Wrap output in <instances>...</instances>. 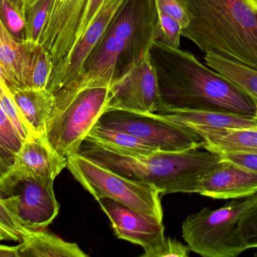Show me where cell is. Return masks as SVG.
<instances>
[{"label": "cell", "instance_id": "836d02e7", "mask_svg": "<svg viewBox=\"0 0 257 257\" xmlns=\"http://www.w3.org/2000/svg\"><path fill=\"white\" fill-rule=\"evenodd\" d=\"M15 158V153L0 144V181L12 170Z\"/></svg>", "mask_w": 257, "mask_h": 257}, {"label": "cell", "instance_id": "3957f363", "mask_svg": "<svg viewBox=\"0 0 257 257\" xmlns=\"http://www.w3.org/2000/svg\"><path fill=\"white\" fill-rule=\"evenodd\" d=\"M78 152L122 176L153 186L160 195L197 193L202 178L222 159L217 154L198 148L128 156L85 140Z\"/></svg>", "mask_w": 257, "mask_h": 257}, {"label": "cell", "instance_id": "4fadbf2b", "mask_svg": "<svg viewBox=\"0 0 257 257\" xmlns=\"http://www.w3.org/2000/svg\"><path fill=\"white\" fill-rule=\"evenodd\" d=\"M87 0H55L39 44L49 53L54 66L72 51Z\"/></svg>", "mask_w": 257, "mask_h": 257}, {"label": "cell", "instance_id": "277c9868", "mask_svg": "<svg viewBox=\"0 0 257 257\" xmlns=\"http://www.w3.org/2000/svg\"><path fill=\"white\" fill-rule=\"evenodd\" d=\"M109 99L110 86H66L54 95L46 137L54 150L66 158L78 152Z\"/></svg>", "mask_w": 257, "mask_h": 257}, {"label": "cell", "instance_id": "8fae6325", "mask_svg": "<svg viewBox=\"0 0 257 257\" xmlns=\"http://www.w3.org/2000/svg\"><path fill=\"white\" fill-rule=\"evenodd\" d=\"M124 0H105L99 13L67 57L53 68L47 89L55 95L81 73L88 56L102 39Z\"/></svg>", "mask_w": 257, "mask_h": 257}, {"label": "cell", "instance_id": "30bf717a", "mask_svg": "<svg viewBox=\"0 0 257 257\" xmlns=\"http://www.w3.org/2000/svg\"><path fill=\"white\" fill-rule=\"evenodd\" d=\"M158 106V81L150 54L110 85L107 111L157 113Z\"/></svg>", "mask_w": 257, "mask_h": 257}, {"label": "cell", "instance_id": "ab89813d", "mask_svg": "<svg viewBox=\"0 0 257 257\" xmlns=\"http://www.w3.org/2000/svg\"><path fill=\"white\" fill-rule=\"evenodd\" d=\"M4 240H6V236H5L4 234L0 231V241H4Z\"/></svg>", "mask_w": 257, "mask_h": 257}, {"label": "cell", "instance_id": "f35d334b", "mask_svg": "<svg viewBox=\"0 0 257 257\" xmlns=\"http://www.w3.org/2000/svg\"><path fill=\"white\" fill-rule=\"evenodd\" d=\"M252 98H253V101H254L255 106H256V115H255V118L257 119V98H254V97H252Z\"/></svg>", "mask_w": 257, "mask_h": 257}, {"label": "cell", "instance_id": "5bb4252c", "mask_svg": "<svg viewBox=\"0 0 257 257\" xmlns=\"http://www.w3.org/2000/svg\"><path fill=\"white\" fill-rule=\"evenodd\" d=\"M67 166V159L54 150L45 134L30 133L15 154L12 170L54 181Z\"/></svg>", "mask_w": 257, "mask_h": 257}, {"label": "cell", "instance_id": "4316f807", "mask_svg": "<svg viewBox=\"0 0 257 257\" xmlns=\"http://www.w3.org/2000/svg\"><path fill=\"white\" fill-rule=\"evenodd\" d=\"M158 8L159 24L157 41L173 48H179L183 28L180 23Z\"/></svg>", "mask_w": 257, "mask_h": 257}, {"label": "cell", "instance_id": "83f0119b", "mask_svg": "<svg viewBox=\"0 0 257 257\" xmlns=\"http://www.w3.org/2000/svg\"><path fill=\"white\" fill-rule=\"evenodd\" d=\"M0 231L4 234L7 241H22L30 232L21 226L14 217L7 205L6 198L0 189Z\"/></svg>", "mask_w": 257, "mask_h": 257}, {"label": "cell", "instance_id": "9c48e42d", "mask_svg": "<svg viewBox=\"0 0 257 257\" xmlns=\"http://www.w3.org/2000/svg\"><path fill=\"white\" fill-rule=\"evenodd\" d=\"M158 24L156 0H124L116 12L108 30L124 42L128 72L149 55Z\"/></svg>", "mask_w": 257, "mask_h": 257}, {"label": "cell", "instance_id": "484cf974", "mask_svg": "<svg viewBox=\"0 0 257 257\" xmlns=\"http://www.w3.org/2000/svg\"><path fill=\"white\" fill-rule=\"evenodd\" d=\"M236 230L247 250L257 248V198L240 216Z\"/></svg>", "mask_w": 257, "mask_h": 257}, {"label": "cell", "instance_id": "d590c367", "mask_svg": "<svg viewBox=\"0 0 257 257\" xmlns=\"http://www.w3.org/2000/svg\"><path fill=\"white\" fill-rule=\"evenodd\" d=\"M0 87L9 89L7 78H6V73H5L4 69H3L1 63H0Z\"/></svg>", "mask_w": 257, "mask_h": 257}, {"label": "cell", "instance_id": "8992f818", "mask_svg": "<svg viewBox=\"0 0 257 257\" xmlns=\"http://www.w3.org/2000/svg\"><path fill=\"white\" fill-rule=\"evenodd\" d=\"M256 198L257 193L219 209L205 208L188 216L182 224V236L190 250L205 257H235L247 250L237 234V223Z\"/></svg>", "mask_w": 257, "mask_h": 257}, {"label": "cell", "instance_id": "603a6c76", "mask_svg": "<svg viewBox=\"0 0 257 257\" xmlns=\"http://www.w3.org/2000/svg\"><path fill=\"white\" fill-rule=\"evenodd\" d=\"M24 42L15 39L0 21V63L4 69L9 89L21 87Z\"/></svg>", "mask_w": 257, "mask_h": 257}, {"label": "cell", "instance_id": "ba28073f", "mask_svg": "<svg viewBox=\"0 0 257 257\" xmlns=\"http://www.w3.org/2000/svg\"><path fill=\"white\" fill-rule=\"evenodd\" d=\"M96 125L135 136L161 152H181L203 146L202 138L191 130L173 123L157 113L125 110L105 112Z\"/></svg>", "mask_w": 257, "mask_h": 257}, {"label": "cell", "instance_id": "ac0fdd59", "mask_svg": "<svg viewBox=\"0 0 257 257\" xmlns=\"http://www.w3.org/2000/svg\"><path fill=\"white\" fill-rule=\"evenodd\" d=\"M164 119L187 128L203 127L211 128H256V118L223 112L178 110L157 113Z\"/></svg>", "mask_w": 257, "mask_h": 257}, {"label": "cell", "instance_id": "1f68e13d", "mask_svg": "<svg viewBox=\"0 0 257 257\" xmlns=\"http://www.w3.org/2000/svg\"><path fill=\"white\" fill-rule=\"evenodd\" d=\"M104 2H105V0H87L84 13H83L82 17H81V21H80L79 26H78V30H77L73 48L81 40V38L83 37L84 33L87 31V29L90 27V24H92L97 14L99 13Z\"/></svg>", "mask_w": 257, "mask_h": 257}, {"label": "cell", "instance_id": "7c38bea8", "mask_svg": "<svg viewBox=\"0 0 257 257\" xmlns=\"http://www.w3.org/2000/svg\"><path fill=\"white\" fill-rule=\"evenodd\" d=\"M96 200L109 218L119 239L142 246L145 252H148L166 238L162 220L132 209L110 198H98Z\"/></svg>", "mask_w": 257, "mask_h": 257}, {"label": "cell", "instance_id": "8d00e7d4", "mask_svg": "<svg viewBox=\"0 0 257 257\" xmlns=\"http://www.w3.org/2000/svg\"><path fill=\"white\" fill-rule=\"evenodd\" d=\"M14 7L21 11L23 14L24 12V2L25 0H8Z\"/></svg>", "mask_w": 257, "mask_h": 257}, {"label": "cell", "instance_id": "5b68a950", "mask_svg": "<svg viewBox=\"0 0 257 257\" xmlns=\"http://www.w3.org/2000/svg\"><path fill=\"white\" fill-rule=\"evenodd\" d=\"M66 159L68 170L95 199L110 198L163 221L160 193L155 187L122 176L78 152Z\"/></svg>", "mask_w": 257, "mask_h": 257}, {"label": "cell", "instance_id": "e0dca14e", "mask_svg": "<svg viewBox=\"0 0 257 257\" xmlns=\"http://www.w3.org/2000/svg\"><path fill=\"white\" fill-rule=\"evenodd\" d=\"M202 138V148L213 153L257 150L256 128H188Z\"/></svg>", "mask_w": 257, "mask_h": 257}, {"label": "cell", "instance_id": "d6a6232c", "mask_svg": "<svg viewBox=\"0 0 257 257\" xmlns=\"http://www.w3.org/2000/svg\"><path fill=\"white\" fill-rule=\"evenodd\" d=\"M157 6L163 12L176 19L182 27L187 28L190 24V18L187 12L178 0H156Z\"/></svg>", "mask_w": 257, "mask_h": 257}, {"label": "cell", "instance_id": "7402d4cb", "mask_svg": "<svg viewBox=\"0 0 257 257\" xmlns=\"http://www.w3.org/2000/svg\"><path fill=\"white\" fill-rule=\"evenodd\" d=\"M205 63L208 67L221 74L257 98V70L229 60L216 53H205Z\"/></svg>", "mask_w": 257, "mask_h": 257}, {"label": "cell", "instance_id": "ffe728a7", "mask_svg": "<svg viewBox=\"0 0 257 257\" xmlns=\"http://www.w3.org/2000/svg\"><path fill=\"white\" fill-rule=\"evenodd\" d=\"M84 140L128 156H142L161 152L155 146L131 134L98 125L92 128Z\"/></svg>", "mask_w": 257, "mask_h": 257}, {"label": "cell", "instance_id": "7a4b0ae2", "mask_svg": "<svg viewBox=\"0 0 257 257\" xmlns=\"http://www.w3.org/2000/svg\"><path fill=\"white\" fill-rule=\"evenodd\" d=\"M190 24L182 36L257 70V9L250 0H178Z\"/></svg>", "mask_w": 257, "mask_h": 257}, {"label": "cell", "instance_id": "f1b7e54d", "mask_svg": "<svg viewBox=\"0 0 257 257\" xmlns=\"http://www.w3.org/2000/svg\"><path fill=\"white\" fill-rule=\"evenodd\" d=\"M23 141L22 137L0 105V144L16 154Z\"/></svg>", "mask_w": 257, "mask_h": 257}, {"label": "cell", "instance_id": "f546056e", "mask_svg": "<svg viewBox=\"0 0 257 257\" xmlns=\"http://www.w3.org/2000/svg\"><path fill=\"white\" fill-rule=\"evenodd\" d=\"M190 247L177 240L166 237L157 247L148 252H144L142 257H188Z\"/></svg>", "mask_w": 257, "mask_h": 257}, {"label": "cell", "instance_id": "4dcf8cb0", "mask_svg": "<svg viewBox=\"0 0 257 257\" xmlns=\"http://www.w3.org/2000/svg\"><path fill=\"white\" fill-rule=\"evenodd\" d=\"M217 155H220L222 159L257 173V150L238 152L227 151L220 152Z\"/></svg>", "mask_w": 257, "mask_h": 257}, {"label": "cell", "instance_id": "e575fe53", "mask_svg": "<svg viewBox=\"0 0 257 257\" xmlns=\"http://www.w3.org/2000/svg\"><path fill=\"white\" fill-rule=\"evenodd\" d=\"M0 257H20L19 246L0 244Z\"/></svg>", "mask_w": 257, "mask_h": 257}, {"label": "cell", "instance_id": "6da1fadb", "mask_svg": "<svg viewBox=\"0 0 257 257\" xmlns=\"http://www.w3.org/2000/svg\"><path fill=\"white\" fill-rule=\"evenodd\" d=\"M150 58L158 81L157 113L202 110L255 118L252 97L202 64L192 53L156 41L150 50Z\"/></svg>", "mask_w": 257, "mask_h": 257}, {"label": "cell", "instance_id": "d6986e66", "mask_svg": "<svg viewBox=\"0 0 257 257\" xmlns=\"http://www.w3.org/2000/svg\"><path fill=\"white\" fill-rule=\"evenodd\" d=\"M20 257H87L76 243L67 242L45 229L30 230L19 244Z\"/></svg>", "mask_w": 257, "mask_h": 257}, {"label": "cell", "instance_id": "d4e9b609", "mask_svg": "<svg viewBox=\"0 0 257 257\" xmlns=\"http://www.w3.org/2000/svg\"><path fill=\"white\" fill-rule=\"evenodd\" d=\"M0 21L6 30L20 42L28 40L24 14L8 0H0Z\"/></svg>", "mask_w": 257, "mask_h": 257}, {"label": "cell", "instance_id": "60d3db41", "mask_svg": "<svg viewBox=\"0 0 257 257\" xmlns=\"http://www.w3.org/2000/svg\"><path fill=\"white\" fill-rule=\"evenodd\" d=\"M251 1V3H253V6H255V7L257 9V0H250Z\"/></svg>", "mask_w": 257, "mask_h": 257}, {"label": "cell", "instance_id": "44dd1931", "mask_svg": "<svg viewBox=\"0 0 257 257\" xmlns=\"http://www.w3.org/2000/svg\"><path fill=\"white\" fill-rule=\"evenodd\" d=\"M53 68L52 57L41 44L24 41L21 87L47 89Z\"/></svg>", "mask_w": 257, "mask_h": 257}, {"label": "cell", "instance_id": "9a60e30c", "mask_svg": "<svg viewBox=\"0 0 257 257\" xmlns=\"http://www.w3.org/2000/svg\"><path fill=\"white\" fill-rule=\"evenodd\" d=\"M197 193L214 199H238L253 196L257 193V173L221 159L202 178Z\"/></svg>", "mask_w": 257, "mask_h": 257}, {"label": "cell", "instance_id": "2e32d148", "mask_svg": "<svg viewBox=\"0 0 257 257\" xmlns=\"http://www.w3.org/2000/svg\"><path fill=\"white\" fill-rule=\"evenodd\" d=\"M10 91L29 134L46 135L47 122L54 104V95L48 89L15 87Z\"/></svg>", "mask_w": 257, "mask_h": 257}, {"label": "cell", "instance_id": "cb8c5ba5", "mask_svg": "<svg viewBox=\"0 0 257 257\" xmlns=\"http://www.w3.org/2000/svg\"><path fill=\"white\" fill-rule=\"evenodd\" d=\"M55 0H35L24 8L28 40L39 43Z\"/></svg>", "mask_w": 257, "mask_h": 257}, {"label": "cell", "instance_id": "74e56055", "mask_svg": "<svg viewBox=\"0 0 257 257\" xmlns=\"http://www.w3.org/2000/svg\"><path fill=\"white\" fill-rule=\"evenodd\" d=\"M34 1L35 0H25V2H24V8H25L26 6H28V5L31 4V3Z\"/></svg>", "mask_w": 257, "mask_h": 257}, {"label": "cell", "instance_id": "b9f144b4", "mask_svg": "<svg viewBox=\"0 0 257 257\" xmlns=\"http://www.w3.org/2000/svg\"><path fill=\"white\" fill-rule=\"evenodd\" d=\"M255 256H257V253L255 254Z\"/></svg>", "mask_w": 257, "mask_h": 257}, {"label": "cell", "instance_id": "52a82bcc", "mask_svg": "<svg viewBox=\"0 0 257 257\" xmlns=\"http://www.w3.org/2000/svg\"><path fill=\"white\" fill-rule=\"evenodd\" d=\"M8 207L18 223L29 230L45 229L58 215L54 181L11 170L0 181Z\"/></svg>", "mask_w": 257, "mask_h": 257}]
</instances>
